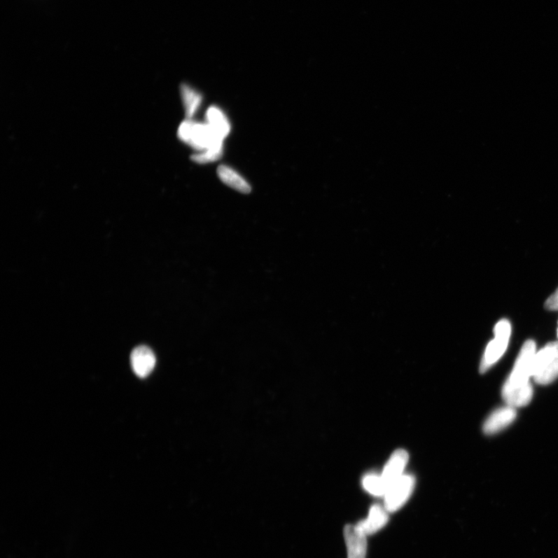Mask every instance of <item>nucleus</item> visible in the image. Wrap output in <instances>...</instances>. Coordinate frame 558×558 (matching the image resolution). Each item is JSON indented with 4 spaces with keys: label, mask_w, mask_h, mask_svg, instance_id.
Wrapping results in <instances>:
<instances>
[{
    "label": "nucleus",
    "mask_w": 558,
    "mask_h": 558,
    "mask_svg": "<svg viewBox=\"0 0 558 558\" xmlns=\"http://www.w3.org/2000/svg\"><path fill=\"white\" fill-rule=\"evenodd\" d=\"M558 359V342L550 343L539 352L536 353L533 363L532 376L543 365Z\"/></svg>",
    "instance_id": "obj_14"
},
{
    "label": "nucleus",
    "mask_w": 558,
    "mask_h": 558,
    "mask_svg": "<svg viewBox=\"0 0 558 558\" xmlns=\"http://www.w3.org/2000/svg\"><path fill=\"white\" fill-rule=\"evenodd\" d=\"M536 354V344L533 340H527L520 351L513 370L504 386L522 387L530 384L533 363Z\"/></svg>",
    "instance_id": "obj_2"
},
{
    "label": "nucleus",
    "mask_w": 558,
    "mask_h": 558,
    "mask_svg": "<svg viewBox=\"0 0 558 558\" xmlns=\"http://www.w3.org/2000/svg\"><path fill=\"white\" fill-rule=\"evenodd\" d=\"M545 308L548 310H558V288L546 301Z\"/></svg>",
    "instance_id": "obj_18"
},
{
    "label": "nucleus",
    "mask_w": 558,
    "mask_h": 558,
    "mask_svg": "<svg viewBox=\"0 0 558 558\" xmlns=\"http://www.w3.org/2000/svg\"><path fill=\"white\" fill-rule=\"evenodd\" d=\"M409 460V455L407 452L397 450L393 453L389 459L385 468H384L382 477L385 482L387 490L398 478L403 475L405 467L407 466Z\"/></svg>",
    "instance_id": "obj_7"
},
{
    "label": "nucleus",
    "mask_w": 558,
    "mask_h": 558,
    "mask_svg": "<svg viewBox=\"0 0 558 558\" xmlns=\"http://www.w3.org/2000/svg\"><path fill=\"white\" fill-rule=\"evenodd\" d=\"M181 96L188 119H192L201 106L202 97L200 92L186 84L181 86Z\"/></svg>",
    "instance_id": "obj_13"
},
{
    "label": "nucleus",
    "mask_w": 558,
    "mask_h": 558,
    "mask_svg": "<svg viewBox=\"0 0 558 558\" xmlns=\"http://www.w3.org/2000/svg\"><path fill=\"white\" fill-rule=\"evenodd\" d=\"M415 485L414 477L410 475H403L395 482L385 495V508L389 512H396L407 502Z\"/></svg>",
    "instance_id": "obj_4"
},
{
    "label": "nucleus",
    "mask_w": 558,
    "mask_h": 558,
    "mask_svg": "<svg viewBox=\"0 0 558 558\" xmlns=\"http://www.w3.org/2000/svg\"><path fill=\"white\" fill-rule=\"evenodd\" d=\"M516 417L517 411L510 405L496 410L485 421L484 431L487 434L498 433L511 424Z\"/></svg>",
    "instance_id": "obj_9"
},
{
    "label": "nucleus",
    "mask_w": 558,
    "mask_h": 558,
    "mask_svg": "<svg viewBox=\"0 0 558 558\" xmlns=\"http://www.w3.org/2000/svg\"><path fill=\"white\" fill-rule=\"evenodd\" d=\"M207 123L217 136L222 140L226 139L230 132V124L225 113L220 108L210 106L207 111Z\"/></svg>",
    "instance_id": "obj_12"
},
{
    "label": "nucleus",
    "mask_w": 558,
    "mask_h": 558,
    "mask_svg": "<svg viewBox=\"0 0 558 558\" xmlns=\"http://www.w3.org/2000/svg\"><path fill=\"white\" fill-rule=\"evenodd\" d=\"M347 558H365L367 536L356 525H347L344 529Z\"/></svg>",
    "instance_id": "obj_5"
},
{
    "label": "nucleus",
    "mask_w": 558,
    "mask_h": 558,
    "mask_svg": "<svg viewBox=\"0 0 558 558\" xmlns=\"http://www.w3.org/2000/svg\"><path fill=\"white\" fill-rule=\"evenodd\" d=\"M178 137L183 142L200 152L223 144V140L216 134L207 123H197L191 119L180 125Z\"/></svg>",
    "instance_id": "obj_1"
},
{
    "label": "nucleus",
    "mask_w": 558,
    "mask_h": 558,
    "mask_svg": "<svg viewBox=\"0 0 558 558\" xmlns=\"http://www.w3.org/2000/svg\"><path fill=\"white\" fill-rule=\"evenodd\" d=\"M503 397L505 402L512 407H525L530 403L533 397L531 384L522 387H510L504 386Z\"/></svg>",
    "instance_id": "obj_10"
},
{
    "label": "nucleus",
    "mask_w": 558,
    "mask_h": 558,
    "mask_svg": "<svg viewBox=\"0 0 558 558\" xmlns=\"http://www.w3.org/2000/svg\"><path fill=\"white\" fill-rule=\"evenodd\" d=\"M496 338L489 344L480 365V372H487L501 358L508 347L511 335L510 323L500 321L494 329Z\"/></svg>",
    "instance_id": "obj_3"
},
{
    "label": "nucleus",
    "mask_w": 558,
    "mask_h": 558,
    "mask_svg": "<svg viewBox=\"0 0 558 558\" xmlns=\"http://www.w3.org/2000/svg\"><path fill=\"white\" fill-rule=\"evenodd\" d=\"M388 511L385 506L379 504L372 506L368 518L360 521L356 525L366 536L374 534L385 526L389 521Z\"/></svg>",
    "instance_id": "obj_8"
},
{
    "label": "nucleus",
    "mask_w": 558,
    "mask_h": 558,
    "mask_svg": "<svg viewBox=\"0 0 558 558\" xmlns=\"http://www.w3.org/2000/svg\"><path fill=\"white\" fill-rule=\"evenodd\" d=\"M536 382L547 385L558 378V359L548 362L533 375Z\"/></svg>",
    "instance_id": "obj_15"
},
{
    "label": "nucleus",
    "mask_w": 558,
    "mask_h": 558,
    "mask_svg": "<svg viewBox=\"0 0 558 558\" xmlns=\"http://www.w3.org/2000/svg\"><path fill=\"white\" fill-rule=\"evenodd\" d=\"M223 153V144L209 148L192 156V160L198 164L214 162L221 158Z\"/></svg>",
    "instance_id": "obj_17"
},
{
    "label": "nucleus",
    "mask_w": 558,
    "mask_h": 558,
    "mask_svg": "<svg viewBox=\"0 0 558 558\" xmlns=\"http://www.w3.org/2000/svg\"><path fill=\"white\" fill-rule=\"evenodd\" d=\"M557 336H558V330H557Z\"/></svg>",
    "instance_id": "obj_19"
},
{
    "label": "nucleus",
    "mask_w": 558,
    "mask_h": 558,
    "mask_svg": "<svg viewBox=\"0 0 558 558\" xmlns=\"http://www.w3.org/2000/svg\"><path fill=\"white\" fill-rule=\"evenodd\" d=\"M130 363L137 376L146 378L154 370L156 364L155 354L146 346L137 347L130 355Z\"/></svg>",
    "instance_id": "obj_6"
},
{
    "label": "nucleus",
    "mask_w": 558,
    "mask_h": 558,
    "mask_svg": "<svg viewBox=\"0 0 558 558\" xmlns=\"http://www.w3.org/2000/svg\"><path fill=\"white\" fill-rule=\"evenodd\" d=\"M217 175L224 184L238 192L248 194L251 191V187L247 181L228 165H220L217 169Z\"/></svg>",
    "instance_id": "obj_11"
},
{
    "label": "nucleus",
    "mask_w": 558,
    "mask_h": 558,
    "mask_svg": "<svg viewBox=\"0 0 558 558\" xmlns=\"http://www.w3.org/2000/svg\"><path fill=\"white\" fill-rule=\"evenodd\" d=\"M363 487L369 494L375 496H385L387 487L381 475L368 474L363 478Z\"/></svg>",
    "instance_id": "obj_16"
}]
</instances>
